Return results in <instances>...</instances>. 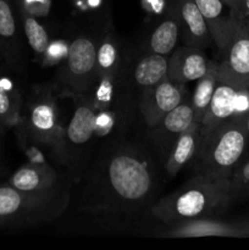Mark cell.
<instances>
[{
    "label": "cell",
    "mask_w": 249,
    "mask_h": 250,
    "mask_svg": "<svg viewBox=\"0 0 249 250\" xmlns=\"http://www.w3.org/2000/svg\"><path fill=\"white\" fill-rule=\"evenodd\" d=\"M60 98L55 83L36 84L22 106V125L49 156L65 125L61 120Z\"/></svg>",
    "instance_id": "cell-6"
},
{
    "label": "cell",
    "mask_w": 249,
    "mask_h": 250,
    "mask_svg": "<svg viewBox=\"0 0 249 250\" xmlns=\"http://www.w3.org/2000/svg\"><path fill=\"white\" fill-rule=\"evenodd\" d=\"M200 129L202 125L199 122H193L175 142L163 165L164 172L167 177H175L181 168L188 165V163L192 160L200 136Z\"/></svg>",
    "instance_id": "cell-20"
},
{
    "label": "cell",
    "mask_w": 249,
    "mask_h": 250,
    "mask_svg": "<svg viewBox=\"0 0 249 250\" xmlns=\"http://www.w3.org/2000/svg\"><path fill=\"white\" fill-rule=\"evenodd\" d=\"M211 61L204 49L194 46H176L168 55L166 77L178 84H188L198 81L209 70Z\"/></svg>",
    "instance_id": "cell-12"
},
{
    "label": "cell",
    "mask_w": 249,
    "mask_h": 250,
    "mask_svg": "<svg viewBox=\"0 0 249 250\" xmlns=\"http://www.w3.org/2000/svg\"><path fill=\"white\" fill-rule=\"evenodd\" d=\"M193 122L194 112L190 104V94H188L178 106L167 112L155 126L148 128V139L161 165H164L178 137Z\"/></svg>",
    "instance_id": "cell-10"
},
{
    "label": "cell",
    "mask_w": 249,
    "mask_h": 250,
    "mask_svg": "<svg viewBox=\"0 0 249 250\" xmlns=\"http://www.w3.org/2000/svg\"><path fill=\"white\" fill-rule=\"evenodd\" d=\"M17 15L10 0H0V38L5 49V62L17 71L22 66V42Z\"/></svg>",
    "instance_id": "cell-18"
},
{
    "label": "cell",
    "mask_w": 249,
    "mask_h": 250,
    "mask_svg": "<svg viewBox=\"0 0 249 250\" xmlns=\"http://www.w3.org/2000/svg\"><path fill=\"white\" fill-rule=\"evenodd\" d=\"M98 38L99 36L82 33L68 43L67 54L55 73V84L61 97L93 90L97 83Z\"/></svg>",
    "instance_id": "cell-7"
},
{
    "label": "cell",
    "mask_w": 249,
    "mask_h": 250,
    "mask_svg": "<svg viewBox=\"0 0 249 250\" xmlns=\"http://www.w3.org/2000/svg\"><path fill=\"white\" fill-rule=\"evenodd\" d=\"M246 131L247 136H248V146H249V109L246 112Z\"/></svg>",
    "instance_id": "cell-29"
},
{
    "label": "cell",
    "mask_w": 249,
    "mask_h": 250,
    "mask_svg": "<svg viewBox=\"0 0 249 250\" xmlns=\"http://www.w3.org/2000/svg\"><path fill=\"white\" fill-rule=\"evenodd\" d=\"M81 178L78 209L111 216H133L151 208L159 185L150 154L122 137L107 142Z\"/></svg>",
    "instance_id": "cell-1"
},
{
    "label": "cell",
    "mask_w": 249,
    "mask_h": 250,
    "mask_svg": "<svg viewBox=\"0 0 249 250\" xmlns=\"http://www.w3.org/2000/svg\"><path fill=\"white\" fill-rule=\"evenodd\" d=\"M129 55L114 31L99 34L97 45V80L115 78L126 72Z\"/></svg>",
    "instance_id": "cell-16"
},
{
    "label": "cell",
    "mask_w": 249,
    "mask_h": 250,
    "mask_svg": "<svg viewBox=\"0 0 249 250\" xmlns=\"http://www.w3.org/2000/svg\"><path fill=\"white\" fill-rule=\"evenodd\" d=\"M246 112H237L212 131L200 134L194 155L188 163L192 175L231 178L248 148Z\"/></svg>",
    "instance_id": "cell-3"
},
{
    "label": "cell",
    "mask_w": 249,
    "mask_h": 250,
    "mask_svg": "<svg viewBox=\"0 0 249 250\" xmlns=\"http://www.w3.org/2000/svg\"><path fill=\"white\" fill-rule=\"evenodd\" d=\"M19 11L24 38H26L31 50L33 51L36 60L42 62L46 53V49L50 44V37H49L48 31L38 21V19L32 12H29L23 5L20 4Z\"/></svg>",
    "instance_id": "cell-23"
},
{
    "label": "cell",
    "mask_w": 249,
    "mask_h": 250,
    "mask_svg": "<svg viewBox=\"0 0 249 250\" xmlns=\"http://www.w3.org/2000/svg\"><path fill=\"white\" fill-rule=\"evenodd\" d=\"M73 102V112L50 151V160L75 182L89 165L94 146L97 110L90 93L68 95Z\"/></svg>",
    "instance_id": "cell-4"
},
{
    "label": "cell",
    "mask_w": 249,
    "mask_h": 250,
    "mask_svg": "<svg viewBox=\"0 0 249 250\" xmlns=\"http://www.w3.org/2000/svg\"><path fill=\"white\" fill-rule=\"evenodd\" d=\"M176 10L183 45L207 49L214 45L211 34L195 0H170Z\"/></svg>",
    "instance_id": "cell-13"
},
{
    "label": "cell",
    "mask_w": 249,
    "mask_h": 250,
    "mask_svg": "<svg viewBox=\"0 0 249 250\" xmlns=\"http://www.w3.org/2000/svg\"><path fill=\"white\" fill-rule=\"evenodd\" d=\"M225 2H226L227 5H228L229 9L232 10V14H233L234 11H236L237 9V4H238V0H224Z\"/></svg>",
    "instance_id": "cell-28"
},
{
    "label": "cell",
    "mask_w": 249,
    "mask_h": 250,
    "mask_svg": "<svg viewBox=\"0 0 249 250\" xmlns=\"http://www.w3.org/2000/svg\"><path fill=\"white\" fill-rule=\"evenodd\" d=\"M168 56L144 50L141 55H129L126 78L136 100L143 92L166 77Z\"/></svg>",
    "instance_id": "cell-11"
},
{
    "label": "cell",
    "mask_w": 249,
    "mask_h": 250,
    "mask_svg": "<svg viewBox=\"0 0 249 250\" xmlns=\"http://www.w3.org/2000/svg\"><path fill=\"white\" fill-rule=\"evenodd\" d=\"M71 186L46 192H24L0 185V226H31L58 219L71 203Z\"/></svg>",
    "instance_id": "cell-5"
},
{
    "label": "cell",
    "mask_w": 249,
    "mask_h": 250,
    "mask_svg": "<svg viewBox=\"0 0 249 250\" xmlns=\"http://www.w3.org/2000/svg\"><path fill=\"white\" fill-rule=\"evenodd\" d=\"M6 183L24 192H46L73 183V181L55 166L42 167L27 163L17 168Z\"/></svg>",
    "instance_id": "cell-14"
},
{
    "label": "cell",
    "mask_w": 249,
    "mask_h": 250,
    "mask_svg": "<svg viewBox=\"0 0 249 250\" xmlns=\"http://www.w3.org/2000/svg\"><path fill=\"white\" fill-rule=\"evenodd\" d=\"M217 67H219V61L212 60L209 70L197 81L194 90L190 94V104L194 112V122L200 124L207 114L208 106H209L217 83Z\"/></svg>",
    "instance_id": "cell-24"
},
{
    "label": "cell",
    "mask_w": 249,
    "mask_h": 250,
    "mask_svg": "<svg viewBox=\"0 0 249 250\" xmlns=\"http://www.w3.org/2000/svg\"><path fill=\"white\" fill-rule=\"evenodd\" d=\"M2 129H5V128H4V127L1 126V125H0V136H1V132H2Z\"/></svg>",
    "instance_id": "cell-31"
},
{
    "label": "cell",
    "mask_w": 249,
    "mask_h": 250,
    "mask_svg": "<svg viewBox=\"0 0 249 250\" xmlns=\"http://www.w3.org/2000/svg\"><path fill=\"white\" fill-rule=\"evenodd\" d=\"M178 39H180V26H178L177 15L172 2L167 0L164 15L150 32L143 49L150 53L168 56L177 46Z\"/></svg>",
    "instance_id": "cell-19"
},
{
    "label": "cell",
    "mask_w": 249,
    "mask_h": 250,
    "mask_svg": "<svg viewBox=\"0 0 249 250\" xmlns=\"http://www.w3.org/2000/svg\"><path fill=\"white\" fill-rule=\"evenodd\" d=\"M23 98L11 78L0 75V125L15 128L22 121Z\"/></svg>",
    "instance_id": "cell-22"
},
{
    "label": "cell",
    "mask_w": 249,
    "mask_h": 250,
    "mask_svg": "<svg viewBox=\"0 0 249 250\" xmlns=\"http://www.w3.org/2000/svg\"><path fill=\"white\" fill-rule=\"evenodd\" d=\"M217 67V80L249 90V24H234V31Z\"/></svg>",
    "instance_id": "cell-8"
},
{
    "label": "cell",
    "mask_w": 249,
    "mask_h": 250,
    "mask_svg": "<svg viewBox=\"0 0 249 250\" xmlns=\"http://www.w3.org/2000/svg\"><path fill=\"white\" fill-rule=\"evenodd\" d=\"M232 203L229 180L192 175L177 189L151 205L150 214L170 227L200 219H217Z\"/></svg>",
    "instance_id": "cell-2"
},
{
    "label": "cell",
    "mask_w": 249,
    "mask_h": 250,
    "mask_svg": "<svg viewBox=\"0 0 249 250\" xmlns=\"http://www.w3.org/2000/svg\"><path fill=\"white\" fill-rule=\"evenodd\" d=\"M229 194L232 202L249 195V160L239 163L229 178Z\"/></svg>",
    "instance_id": "cell-26"
},
{
    "label": "cell",
    "mask_w": 249,
    "mask_h": 250,
    "mask_svg": "<svg viewBox=\"0 0 249 250\" xmlns=\"http://www.w3.org/2000/svg\"><path fill=\"white\" fill-rule=\"evenodd\" d=\"M0 60L4 61V62H5V49H4V45H2L1 38H0ZM5 63H6V62H5Z\"/></svg>",
    "instance_id": "cell-30"
},
{
    "label": "cell",
    "mask_w": 249,
    "mask_h": 250,
    "mask_svg": "<svg viewBox=\"0 0 249 250\" xmlns=\"http://www.w3.org/2000/svg\"><path fill=\"white\" fill-rule=\"evenodd\" d=\"M234 22L249 24V0H238L236 11L233 12Z\"/></svg>",
    "instance_id": "cell-27"
},
{
    "label": "cell",
    "mask_w": 249,
    "mask_h": 250,
    "mask_svg": "<svg viewBox=\"0 0 249 250\" xmlns=\"http://www.w3.org/2000/svg\"><path fill=\"white\" fill-rule=\"evenodd\" d=\"M211 34L212 43L221 55L227 48L234 31L232 10L224 0H195Z\"/></svg>",
    "instance_id": "cell-15"
},
{
    "label": "cell",
    "mask_w": 249,
    "mask_h": 250,
    "mask_svg": "<svg viewBox=\"0 0 249 250\" xmlns=\"http://www.w3.org/2000/svg\"><path fill=\"white\" fill-rule=\"evenodd\" d=\"M241 90L242 89H238L234 85L217 80L216 87H215L214 94L210 100L209 106H208L207 114L200 122V125H202L200 134H205L212 131L238 112L237 105H238Z\"/></svg>",
    "instance_id": "cell-17"
},
{
    "label": "cell",
    "mask_w": 249,
    "mask_h": 250,
    "mask_svg": "<svg viewBox=\"0 0 249 250\" xmlns=\"http://www.w3.org/2000/svg\"><path fill=\"white\" fill-rule=\"evenodd\" d=\"M15 132H16V138H17V144H19L20 149L23 153V155L26 156L27 163L32 164V165L36 166H42V167H50L53 165V161L50 160V156L49 153L43 148L42 146H39L28 133H27L26 128L23 127V125L21 124L17 125L15 127Z\"/></svg>",
    "instance_id": "cell-25"
},
{
    "label": "cell",
    "mask_w": 249,
    "mask_h": 250,
    "mask_svg": "<svg viewBox=\"0 0 249 250\" xmlns=\"http://www.w3.org/2000/svg\"><path fill=\"white\" fill-rule=\"evenodd\" d=\"M237 229L217 219H200L186 224L170 226L163 233L166 238H187V237L236 236Z\"/></svg>",
    "instance_id": "cell-21"
},
{
    "label": "cell",
    "mask_w": 249,
    "mask_h": 250,
    "mask_svg": "<svg viewBox=\"0 0 249 250\" xmlns=\"http://www.w3.org/2000/svg\"><path fill=\"white\" fill-rule=\"evenodd\" d=\"M2 73V68H1V66H0V75H1Z\"/></svg>",
    "instance_id": "cell-32"
},
{
    "label": "cell",
    "mask_w": 249,
    "mask_h": 250,
    "mask_svg": "<svg viewBox=\"0 0 249 250\" xmlns=\"http://www.w3.org/2000/svg\"><path fill=\"white\" fill-rule=\"evenodd\" d=\"M189 94L187 84H178L167 77L142 93L137 100V110L148 128L155 126L167 112L175 109Z\"/></svg>",
    "instance_id": "cell-9"
}]
</instances>
